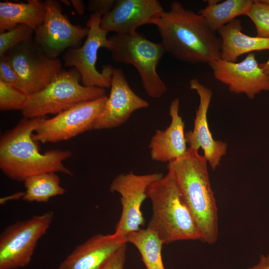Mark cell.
<instances>
[{"instance_id":"cell-21","label":"cell","mask_w":269,"mask_h":269,"mask_svg":"<svg viewBox=\"0 0 269 269\" xmlns=\"http://www.w3.org/2000/svg\"><path fill=\"white\" fill-rule=\"evenodd\" d=\"M206 0L208 4L198 12L205 20L211 30L220 28L239 16L246 15L253 3L251 0Z\"/></svg>"},{"instance_id":"cell-2","label":"cell","mask_w":269,"mask_h":269,"mask_svg":"<svg viewBox=\"0 0 269 269\" xmlns=\"http://www.w3.org/2000/svg\"><path fill=\"white\" fill-rule=\"evenodd\" d=\"M43 118L23 117L1 136L0 169L9 179L23 182L32 176L51 172L73 175L63 164L72 156L70 150L54 149L40 152L32 135Z\"/></svg>"},{"instance_id":"cell-32","label":"cell","mask_w":269,"mask_h":269,"mask_svg":"<svg viewBox=\"0 0 269 269\" xmlns=\"http://www.w3.org/2000/svg\"><path fill=\"white\" fill-rule=\"evenodd\" d=\"M24 194V192H18L13 194L1 198L0 199V204L2 205L7 201L17 200L20 198H23Z\"/></svg>"},{"instance_id":"cell-17","label":"cell","mask_w":269,"mask_h":269,"mask_svg":"<svg viewBox=\"0 0 269 269\" xmlns=\"http://www.w3.org/2000/svg\"><path fill=\"white\" fill-rule=\"evenodd\" d=\"M128 241L113 234H97L77 246L56 269H100Z\"/></svg>"},{"instance_id":"cell-20","label":"cell","mask_w":269,"mask_h":269,"mask_svg":"<svg viewBox=\"0 0 269 269\" xmlns=\"http://www.w3.org/2000/svg\"><path fill=\"white\" fill-rule=\"evenodd\" d=\"M45 15L44 1L28 0L26 2H0V33L20 24L36 29L43 22Z\"/></svg>"},{"instance_id":"cell-29","label":"cell","mask_w":269,"mask_h":269,"mask_svg":"<svg viewBox=\"0 0 269 269\" xmlns=\"http://www.w3.org/2000/svg\"><path fill=\"white\" fill-rule=\"evenodd\" d=\"M126 250L127 244H125L100 269H124Z\"/></svg>"},{"instance_id":"cell-3","label":"cell","mask_w":269,"mask_h":269,"mask_svg":"<svg viewBox=\"0 0 269 269\" xmlns=\"http://www.w3.org/2000/svg\"><path fill=\"white\" fill-rule=\"evenodd\" d=\"M196 150L188 147L183 156L168 162L186 204L202 236V241L215 243L219 235L218 209L212 189L207 161Z\"/></svg>"},{"instance_id":"cell-19","label":"cell","mask_w":269,"mask_h":269,"mask_svg":"<svg viewBox=\"0 0 269 269\" xmlns=\"http://www.w3.org/2000/svg\"><path fill=\"white\" fill-rule=\"evenodd\" d=\"M242 29V21L237 18L217 31L222 40L221 59L236 62L245 54L269 50V37L250 36L244 33Z\"/></svg>"},{"instance_id":"cell-14","label":"cell","mask_w":269,"mask_h":269,"mask_svg":"<svg viewBox=\"0 0 269 269\" xmlns=\"http://www.w3.org/2000/svg\"><path fill=\"white\" fill-rule=\"evenodd\" d=\"M110 88V95L95 122L94 130L119 127L134 112L149 106L133 91L121 68L113 67Z\"/></svg>"},{"instance_id":"cell-13","label":"cell","mask_w":269,"mask_h":269,"mask_svg":"<svg viewBox=\"0 0 269 269\" xmlns=\"http://www.w3.org/2000/svg\"><path fill=\"white\" fill-rule=\"evenodd\" d=\"M209 65L215 79L227 85L232 93L244 94L252 99L262 91H269V75L260 66L253 52L240 62L219 58Z\"/></svg>"},{"instance_id":"cell-15","label":"cell","mask_w":269,"mask_h":269,"mask_svg":"<svg viewBox=\"0 0 269 269\" xmlns=\"http://www.w3.org/2000/svg\"><path fill=\"white\" fill-rule=\"evenodd\" d=\"M190 88L197 93L199 104L196 111L193 129L185 134L189 148L198 150L201 148L203 156L213 170L220 165L221 158L227 151V144L214 139L209 128L207 113L211 103L212 91L196 78L189 81Z\"/></svg>"},{"instance_id":"cell-28","label":"cell","mask_w":269,"mask_h":269,"mask_svg":"<svg viewBox=\"0 0 269 269\" xmlns=\"http://www.w3.org/2000/svg\"><path fill=\"white\" fill-rule=\"evenodd\" d=\"M116 0H91L88 7L93 13L103 16L108 13L114 7Z\"/></svg>"},{"instance_id":"cell-5","label":"cell","mask_w":269,"mask_h":269,"mask_svg":"<svg viewBox=\"0 0 269 269\" xmlns=\"http://www.w3.org/2000/svg\"><path fill=\"white\" fill-rule=\"evenodd\" d=\"M112 59L117 63L131 64L138 71L147 95L159 98L167 88L159 76L157 66L166 53L160 42H155L137 31L115 34L109 37Z\"/></svg>"},{"instance_id":"cell-35","label":"cell","mask_w":269,"mask_h":269,"mask_svg":"<svg viewBox=\"0 0 269 269\" xmlns=\"http://www.w3.org/2000/svg\"><path fill=\"white\" fill-rule=\"evenodd\" d=\"M262 2L269 4V0H261Z\"/></svg>"},{"instance_id":"cell-23","label":"cell","mask_w":269,"mask_h":269,"mask_svg":"<svg viewBox=\"0 0 269 269\" xmlns=\"http://www.w3.org/2000/svg\"><path fill=\"white\" fill-rule=\"evenodd\" d=\"M23 182L25 191L22 199L29 202L46 203L66 191L60 185L59 177L54 172L33 175Z\"/></svg>"},{"instance_id":"cell-24","label":"cell","mask_w":269,"mask_h":269,"mask_svg":"<svg viewBox=\"0 0 269 269\" xmlns=\"http://www.w3.org/2000/svg\"><path fill=\"white\" fill-rule=\"evenodd\" d=\"M29 95L16 87L0 80V110H21L25 108Z\"/></svg>"},{"instance_id":"cell-33","label":"cell","mask_w":269,"mask_h":269,"mask_svg":"<svg viewBox=\"0 0 269 269\" xmlns=\"http://www.w3.org/2000/svg\"><path fill=\"white\" fill-rule=\"evenodd\" d=\"M260 66L263 71L267 74L269 75V57L268 60L265 62L259 63Z\"/></svg>"},{"instance_id":"cell-7","label":"cell","mask_w":269,"mask_h":269,"mask_svg":"<svg viewBox=\"0 0 269 269\" xmlns=\"http://www.w3.org/2000/svg\"><path fill=\"white\" fill-rule=\"evenodd\" d=\"M54 216L53 211H48L7 227L0 236V269H18L27 266Z\"/></svg>"},{"instance_id":"cell-16","label":"cell","mask_w":269,"mask_h":269,"mask_svg":"<svg viewBox=\"0 0 269 269\" xmlns=\"http://www.w3.org/2000/svg\"><path fill=\"white\" fill-rule=\"evenodd\" d=\"M157 0H116L113 9L102 16L101 28L116 34H130L138 27L155 24L164 12Z\"/></svg>"},{"instance_id":"cell-8","label":"cell","mask_w":269,"mask_h":269,"mask_svg":"<svg viewBox=\"0 0 269 269\" xmlns=\"http://www.w3.org/2000/svg\"><path fill=\"white\" fill-rule=\"evenodd\" d=\"M102 16L92 13L87 22L89 32L83 45L68 49L63 55L64 64L75 68L80 74L82 85L86 87L109 88L111 87L113 67L104 66L102 72L96 67L99 49L110 50L111 42L108 32L101 28Z\"/></svg>"},{"instance_id":"cell-11","label":"cell","mask_w":269,"mask_h":269,"mask_svg":"<svg viewBox=\"0 0 269 269\" xmlns=\"http://www.w3.org/2000/svg\"><path fill=\"white\" fill-rule=\"evenodd\" d=\"M164 175L161 173L136 175L133 172L120 174L112 181L110 190L121 195L122 213L116 225V234L125 237L139 230L144 224L141 207L148 198V187Z\"/></svg>"},{"instance_id":"cell-34","label":"cell","mask_w":269,"mask_h":269,"mask_svg":"<svg viewBox=\"0 0 269 269\" xmlns=\"http://www.w3.org/2000/svg\"><path fill=\"white\" fill-rule=\"evenodd\" d=\"M62 3H64L65 5L67 6H70L71 4V2L70 0H60Z\"/></svg>"},{"instance_id":"cell-22","label":"cell","mask_w":269,"mask_h":269,"mask_svg":"<svg viewBox=\"0 0 269 269\" xmlns=\"http://www.w3.org/2000/svg\"><path fill=\"white\" fill-rule=\"evenodd\" d=\"M137 249L146 269H165L162 257L163 243L150 228L140 229L127 236Z\"/></svg>"},{"instance_id":"cell-30","label":"cell","mask_w":269,"mask_h":269,"mask_svg":"<svg viewBox=\"0 0 269 269\" xmlns=\"http://www.w3.org/2000/svg\"><path fill=\"white\" fill-rule=\"evenodd\" d=\"M247 269H269V255H261L257 264Z\"/></svg>"},{"instance_id":"cell-10","label":"cell","mask_w":269,"mask_h":269,"mask_svg":"<svg viewBox=\"0 0 269 269\" xmlns=\"http://www.w3.org/2000/svg\"><path fill=\"white\" fill-rule=\"evenodd\" d=\"M5 55L28 95L42 90L62 70L60 59L47 56L32 39L15 46Z\"/></svg>"},{"instance_id":"cell-12","label":"cell","mask_w":269,"mask_h":269,"mask_svg":"<svg viewBox=\"0 0 269 269\" xmlns=\"http://www.w3.org/2000/svg\"><path fill=\"white\" fill-rule=\"evenodd\" d=\"M43 23L34 30V41L49 57L57 58L65 50L79 47L89 28L72 24L63 14L59 1H44Z\"/></svg>"},{"instance_id":"cell-25","label":"cell","mask_w":269,"mask_h":269,"mask_svg":"<svg viewBox=\"0 0 269 269\" xmlns=\"http://www.w3.org/2000/svg\"><path fill=\"white\" fill-rule=\"evenodd\" d=\"M34 30L31 27L20 24L0 33V57L11 48L24 41L31 40Z\"/></svg>"},{"instance_id":"cell-1","label":"cell","mask_w":269,"mask_h":269,"mask_svg":"<svg viewBox=\"0 0 269 269\" xmlns=\"http://www.w3.org/2000/svg\"><path fill=\"white\" fill-rule=\"evenodd\" d=\"M155 25L166 53L175 59L192 64H209L221 58V38L201 15L178 1L171 3Z\"/></svg>"},{"instance_id":"cell-6","label":"cell","mask_w":269,"mask_h":269,"mask_svg":"<svg viewBox=\"0 0 269 269\" xmlns=\"http://www.w3.org/2000/svg\"><path fill=\"white\" fill-rule=\"evenodd\" d=\"M80 81V74L75 68L62 70L44 88L29 95L27 103L21 111L23 117L57 115L79 103L105 95V89L86 87Z\"/></svg>"},{"instance_id":"cell-9","label":"cell","mask_w":269,"mask_h":269,"mask_svg":"<svg viewBox=\"0 0 269 269\" xmlns=\"http://www.w3.org/2000/svg\"><path fill=\"white\" fill-rule=\"evenodd\" d=\"M108 97L79 103L47 119L43 117L32 135L36 142H57L66 140L94 130L95 122Z\"/></svg>"},{"instance_id":"cell-4","label":"cell","mask_w":269,"mask_h":269,"mask_svg":"<svg viewBox=\"0 0 269 269\" xmlns=\"http://www.w3.org/2000/svg\"><path fill=\"white\" fill-rule=\"evenodd\" d=\"M147 194L152 209L147 227L156 233L163 244L185 240L202 241L195 219L170 170L148 187Z\"/></svg>"},{"instance_id":"cell-18","label":"cell","mask_w":269,"mask_h":269,"mask_svg":"<svg viewBox=\"0 0 269 269\" xmlns=\"http://www.w3.org/2000/svg\"><path fill=\"white\" fill-rule=\"evenodd\" d=\"M179 99H174L169 106L170 125L164 130H156L150 140L149 147L153 160L169 162L187 152L184 123L179 115Z\"/></svg>"},{"instance_id":"cell-31","label":"cell","mask_w":269,"mask_h":269,"mask_svg":"<svg viewBox=\"0 0 269 269\" xmlns=\"http://www.w3.org/2000/svg\"><path fill=\"white\" fill-rule=\"evenodd\" d=\"M71 4L76 11L79 14H83L85 11V5L83 0H71Z\"/></svg>"},{"instance_id":"cell-26","label":"cell","mask_w":269,"mask_h":269,"mask_svg":"<svg viewBox=\"0 0 269 269\" xmlns=\"http://www.w3.org/2000/svg\"><path fill=\"white\" fill-rule=\"evenodd\" d=\"M254 24L257 36L269 37V4L260 0H253V3L246 15Z\"/></svg>"},{"instance_id":"cell-27","label":"cell","mask_w":269,"mask_h":269,"mask_svg":"<svg viewBox=\"0 0 269 269\" xmlns=\"http://www.w3.org/2000/svg\"><path fill=\"white\" fill-rule=\"evenodd\" d=\"M0 80L12 85L27 94L22 81L5 55L0 58Z\"/></svg>"}]
</instances>
